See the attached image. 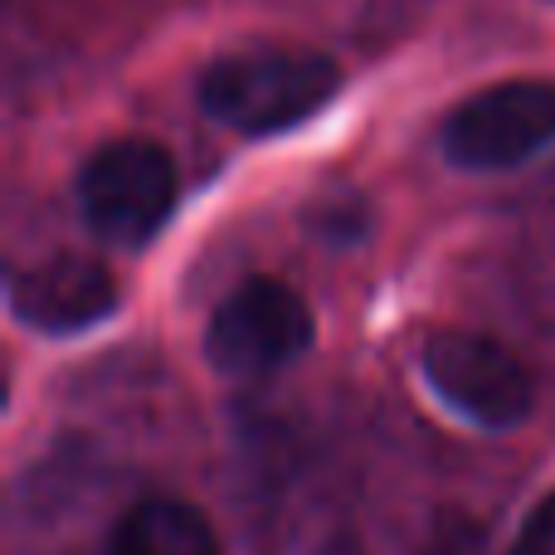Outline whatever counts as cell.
Listing matches in <instances>:
<instances>
[{
    "mask_svg": "<svg viewBox=\"0 0 555 555\" xmlns=\"http://www.w3.org/2000/svg\"><path fill=\"white\" fill-rule=\"evenodd\" d=\"M176 191H181V176H176L171 152L142 137L98 146L78 171L83 220L93 224V234L122 249H142L162 234V224L176 210Z\"/></svg>",
    "mask_w": 555,
    "mask_h": 555,
    "instance_id": "2",
    "label": "cell"
},
{
    "mask_svg": "<svg viewBox=\"0 0 555 555\" xmlns=\"http://www.w3.org/2000/svg\"><path fill=\"white\" fill-rule=\"evenodd\" d=\"M312 346V312L278 278L240 283L205 322V361L230 380H259Z\"/></svg>",
    "mask_w": 555,
    "mask_h": 555,
    "instance_id": "4",
    "label": "cell"
},
{
    "mask_svg": "<svg viewBox=\"0 0 555 555\" xmlns=\"http://www.w3.org/2000/svg\"><path fill=\"white\" fill-rule=\"evenodd\" d=\"M507 555H555V492H546V498L527 512V521L517 527Z\"/></svg>",
    "mask_w": 555,
    "mask_h": 555,
    "instance_id": "8",
    "label": "cell"
},
{
    "mask_svg": "<svg viewBox=\"0 0 555 555\" xmlns=\"http://www.w3.org/2000/svg\"><path fill=\"white\" fill-rule=\"evenodd\" d=\"M443 156L463 171H507L555 142V83L551 78H507L463 98L443 117Z\"/></svg>",
    "mask_w": 555,
    "mask_h": 555,
    "instance_id": "3",
    "label": "cell"
},
{
    "mask_svg": "<svg viewBox=\"0 0 555 555\" xmlns=\"http://www.w3.org/2000/svg\"><path fill=\"white\" fill-rule=\"evenodd\" d=\"M336 88H341V68L326 54L259 44L215 59L195 83V98L215 122L244 137H273L312 122L336 98Z\"/></svg>",
    "mask_w": 555,
    "mask_h": 555,
    "instance_id": "1",
    "label": "cell"
},
{
    "mask_svg": "<svg viewBox=\"0 0 555 555\" xmlns=\"http://www.w3.org/2000/svg\"><path fill=\"white\" fill-rule=\"evenodd\" d=\"M420 371L453 414L482 424V429H517L537 404L531 371L482 332H453V326L429 332L420 351Z\"/></svg>",
    "mask_w": 555,
    "mask_h": 555,
    "instance_id": "5",
    "label": "cell"
},
{
    "mask_svg": "<svg viewBox=\"0 0 555 555\" xmlns=\"http://www.w3.org/2000/svg\"><path fill=\"white\" fill-rule=\"evenodd\" d=\"M107 555H220V537L195 502L142 498L107 531Z\"/></svg>",
    "mask_w": 555,
    "mask_h": 555,
    "instance_id": "7",
    "label": "cell"
},
{
    "mask_svg": "<svg viewBox=\"0 0 555 555\" xmlns=\"http://www.w3.org/2000/svg\"><path fill=\"white\" fill-rule=\"evenodd\" d=\"M5 302L29 332L44 336H74L113 317L117 283L103 263L78 259V254H59V259L15 269L5 283Z\"/></svg>",
    "mask_w": 555,
    "mask_h": 555,
    "instance_id": "6",
    "label": "cell"
}]
</instances>
